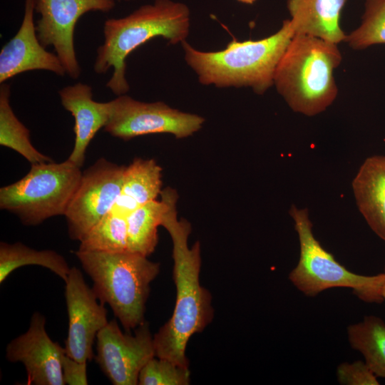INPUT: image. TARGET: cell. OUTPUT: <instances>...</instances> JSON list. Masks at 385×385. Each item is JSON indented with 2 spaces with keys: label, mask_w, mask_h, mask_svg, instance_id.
<instances>
[{
  "label": "cell",
  "mask_w": 385,
  "mask_h": 385,
  "mask_svg": "<svg viewBox=\"0 0 385 385\" xmlns=\"http://www.w3.org/2000/svg\"><path fill=\"white\" fill-rule=\"evenodd\" d=\"M160 197L168 204L160 226L168 232L173 242L176 299L171 317L153 337L155 357L188 366L185 351L189 339L203 331L213 319L212 296L200 283V244L197 241L189 247L191 225L185 219L178 218L176 191L165 188Z\"/></svg>",
  "instance_id": "cell-1"
},
{
  "label": "cell",
  "mask_w": 385,
  "mask_h": 385,
  "mask_svg": "<svg viewBox=\"0 0 385 385\" xmlns=\"http://www.w3.org/2000/svg\"><path fill=\"white\" fill-rule=\"evenodd\" d=\"M190 31V11L180 2L155 0L129 15L108 19L103 26L104 41L97 49L93 66L96 73L113 68L106 86L118 96L126 94L130 86L125 78L128 55L149 40L162 37L170 44L183 43Z\"/></svg>",
  "instance_id": "cell-2"
},
{
  "label": "cell",
  "mask_w": 385,
  "mask_h": 385,
  "mask_svg": "<svg viewBox=\"0 0 385 385\" xmlns=\"http://www.w3.org/2000/svg\"><path fill=\"white\" fill-rule=\"evenodd\" d=\"M295 35L290 20L266 38L239 41L233 39L218 51H202L186 41L181 43L186 63L199 82L217 88L250 87L262 95L274 85L277 66Z\"/></svg>",
  "instance_id": "cell-3"
},
{
  "label": "cell",
  "mask_w": 385,
  "mask_h": 385,
  "mask_svg": "<svg viewBox=\"0 0 385 385\" xmlns=\"http://www.w3.org/2000/svg\"><path fill=\"white\" fill-rule=\"evenodd\" d=\"M342 59L337 43L296 34L277 66L274 85L293 111L316 115L337 98L333 73Z\"/></svg>",
  "instance_id": "cell-4"
},
{
  "label": "cell",
  "mask_w": 385,
  "mask_h": 385,
  "mask_svg": "<svg viewBox=\"0 0 385 385\" xmlns=\"http://www.w3.org/2000/svg\"><path fill=\"white\" fill-rule=\"evenodd\" d=\"M93 282L98 299L113 310L126 332L145 320L150 284L160 272V264L130 252H75Z\"/></svg>",
  "instance_id": "cell-5"
},
{
  "label": "cell",
  "mask_w": 385,
  "mask_h": 385,
  "mask_svg": "<svg viewBox=\"0 0 385 385\" xmlns=\"http://www.w3.org/2000/svg\"><path fill=\"white\" fill-rule=\"evenodd\" d=\"M289 215L299 242V259L289 279L304 295L314 297L328 289L344 287L367 303H381L385 274L363 275L349 271L315 238L307 208L292 205Z\"/></svg>",
  "instance_id": "cell-6"
},
{
  "label": "cell",
  "mask_w": 385,
  "mask_h": 385,
  "mask_svg": "<svg viewBox=\"0 0 385 385\" xmlns=\"http://www.w3.org/2000/svg\"><path fill=\"white\" fill-rule=\"evenodd\" d=\"M82 173L68 159L31 164L24 177L0 188V208L14 214L27 226L65 215Z\"/></svg>",
  "instance_id": "cell-7"
},
{
  "label": "cell",
  "mask_w": 385,
  "mask_h": 385,
  "mask_svg": "<svg viewBox=\"0 0 385 385\" xmlns=\"http://www.w3.org/2000/svg\"><path fill=\"white\" fill-rule=\"evenodd\" d=\"M110 118L104 130L128 140L155 133H170L185 138L200 130L205 118L173 108L162 101L145 103L123 94L112 100Z\"/></svg>",
  "instance_id": "cell-8"
},
{
  "label": "cell",
  "mask_w": 385,
  "mask_h": 385,
  "mask_svg": "<svg viewBox=\"0 0 385 385\" xmlns=\"http://www.w3.org/2000/svg\"><path fill=\"white\" fill-rule=\"evenodd\" d=\"M125 168L101 158L82 173L64 215L71 240L80 241L111 211L121 192Z\"/></svg>",
  "instance_id": "cell-9"
},
{
  "label": "cell",
  "mask_w": 385,
  "mask_h": 385,
  "mask_svg": "<svg viewBox=\"0 0 385 385\" xmlns=\"http://www.w3.org/2000/svg\"><path fill=\"white\" fill-rule=\"evenodd\" d=\"M154 356L153 337L146 321L131 335L123 333L113 319L97 335L95 360L114 385L138 384L140 370Z\"/></svg>",
  "instance_id": "cell-10"
},
{
  "label": "cell",
  "mask_w": 385,
  "mask_h": 385,
  "mask_svg": "<svg viewBox=\"0 0 385 385\" xmlns=\"http://www.w3.org/2000/svg\"><path fill=\"white\" fill-rule=\"evenodd\" d=\"M115 4V0H36L35 10L40 14L38 38L45 48L53 46L70 78H78L81 71L74 47L79 18L89 11H110Z\"/></svg>",
  "instance_id": "cell-11"
},
{
  "label": "cell",
  "mask_w": 385,
  "mask_h": 385,
  "mask_svg": "<svg viewBox=\"0 0 385 385\" xmlns=\"http://www.w3.org/2000/svg\"><path fill=\"white\" fill-rule=\"evenodd\" d=\"M65 284L68 317L65 352L78 361L88 362L94 358L93 346L98 332L108 323V312L79 269L71 268Z\"/></svg>",
  "instance_id": "cell-12"
},
{
  "label": "cell",
  "mask_w": 385,
  "mask_h": 385,
  "mask_svg": "<svg viewBox=\"0 0 385 385\" xmlns=\"http://www.w3.org/2000/svg\"><path fill=\"white\" fill-rule=\"evenodd\" d=\"M64 347L53 342L46 330V318L38 312L31 318L28 330L6 346V357L21 362L27 374V384L64 385L62 358Z\"/></svg>",
  "instance_id": "cell-13"
},
{
  "label": "cell",
  "mask_w": 385,
  "mask_h": 385,
  "mask_svg": "<svg viewBox=\"0 0 385 385\" xmlns=\"http://www.w3.org/2000/svg\"><path fill=\"white\" fill-rule=\"evenodd\" d=\"M36 0H25L22 23L16 34L0 52V83L30 71L46 70L63 76L66 70L59 58L39 41L34 20Z\"/></svg>",
  "instance_id": "cell-14"
},
{
  "label": "cell",
  "mask_w": 385,
  "mask_h": 385,
  "mask_svg": "<svg viewBox=\"0 0 385 385\" xmlns=\"http://www.w3.org/2000/svg\"><path fill=\"white\" fill-rule=\"evenodd\" d=\"M58 94L63 107L71 113L75 120L74 146L68 159L81 168L88 145L110 118L113 103L94 101L92 88L81 82L61 88Z\"/></svg>",
  "instance_id": "cell-15"
},
{
  "label": "cell",
  "mask_w": 385,
  "mask_h": 385,
  "mask_svg": "<svg viewBox=\"0 0 385 385\" xmlns=\"http://www.w3.org/2000/svg\"><path fill=\"white\" fill-rule=\"evenodd\" d=\"M352 190L366 223L385 241V155L365 159L353 179Z\"/></svg>",
  "instance_id": "cell-16"
},
{
  "label": "cell",
  "mask_w": 385,
  "mask_h": 385,
  "mask_svg": "<svg viewBox=\"0 0 385 385\" xmlns=\"http://www.w3.org/2000/svg\"><path fill=\"white\" fill-rule=\"evenodd\" d=\"M346 0H288L290 22L298 35L338 44L346 38L339 19Z\"/></svg>",
  "instance_id": "cell-17"
},
{
  "label": "cell",
  "mask_w": 385,
  "mask_h": 385,
  "mask_svg": "<svg viewBox=\"0 0 385 385\" xmlns=\"http://www.w3.org/2000/svg\"><path fill=\"white\" fill-rule=\"evenodd\" d=\"M162 168L154 159L135 158L126 166L120 194L112 212L126 217L157 200L162 192Z\"/></svg>",
  "instance_id": "cell-18"
},
{
  "label": "cell",
  "mask_w": 385,
  "mask_h": 385,
  "mask_svg": "<svg viewBox=\"0 0 385 385\" xmlns=\"http://www.w3.org/2000/svg\"><path fill=\"white\" fill-rule=\"evenodd\" d=\"M148 202L135 209L127 217L128 251L148 257L158 242V226L168 204L165 199Z\"/></svg>",
  "instance_id": "cell-19"
},
{
  "label": "cell",
  "mask_w": 385,
  "mask_h": 385,
  "mask_svg": "<svg viewBox=\"0 0 385 385\" xmlns=\"http://www.w3.org/2000/svg\"><path fill=\"white\" fill-rule=\"evenodd\" d=\"M39 265L50 270L64 281L71 270L65 258L51 250H37L21 242L0 243V284L16 269L25 265Z\"/></svg>",
  "instance_id": "cell-20"
},
{
  "label": "cell",
  "mask_w": 385,
  "mask_h": 385,
  "mask_svg": "<svg viewBox=\"0 0 385 385\" xmlns=\"http://www.w3.org/2000/svg\"><path fill=\"white\" fill-rule=\"evenodd\" d=\"M347 336L351 348L361 353L374 374L385 378L384 321L366 315L361 322L348 326Z\"/></svg>",
  "instance_id": "cell-21"
},
{
  "label": "cell",
  "mask_w": 385,
  "mask_h": 385,
  "mask_svg": "<svg viewBox=\"0 0 385 385\" xmlns=\"http://www.w3.org/2000/svg\"><path fill=\"white\" fill-rule=\"evenodd\" d=\"M10 85L0 86V145L11 148L31 164L52 162L37 150L30 140L29 130L18 119L10 105Z\"/></svg>",
  "instance_id": "cell-22"
},
{
  "label": "cell",
  "mask_w": 385,
  "mask_h": 385,
  "mask_svg": "<svg viewBox=\"0 0 385 385\" xmlns=\"http://www.w3.org/2000/svg\"><path fill=\"white\" fill-rule=\"evenodd\" d=\"M78 250L123 252L128 251L126 217L111 211L79 241Z\"/></svg>",
  "instance_id": "cell-23"
},
{
  "label": "cell",
  "mask_w": 385,
  "mask_h": 385,
  "mask_svg": "<svg viewBox=\"0 0 385 385\" xmlns=\"http://www.w3.org/2000/svg\"><path fill=\"white\" fill-rule=\"evenodd\" d=\"M364 7L360 26L344 40L356 50L385 44V0H365Z\"/></svg>",
  "instance_id": "cell-24"
},
{
  "label": "cell",
  "mask_w": 385,
  "mask_h": 385,
  "mask_svg": "<svg viewBox=\"0 0 385 385\" xmlns=\"http://www.w3.org/2000/svg\"><path fill=\"white\" fill-rule=\"evenodd\" d=\"M154 356L142 368L138 376L140 385H188L190 382L188 366Z\"/></svg>",
  "instance_id": "cell-25"
},
{
  "label": "cell",
  "mask_w": 385,
  "mask_h": 385,
  "mask_svg": "<svg viewBox=\"0 0 385 385\" xmlns=\"http://www.w3.org/2000/svg\"><path fill=\"white\" fill-rule=\"evenodd\" d=\"M337 379L342 385H379L378 377L363 361L344 362L337 369Z\"/></svg>",
  "instance_id": "cell-26"
},
{
  "label": "cell",
  "mask_w": 385,
  "mask_h": 385,
  "mask_svg": "<svg viewBox=\"0 0 385 385\" xmlns=\"http://www.w3.org/2000/svg\"><path fill=\"white\" fill-rule=\"evenodd\" d=\"M62 372L65 384L87 385V362H80L65 354L62 358Z\"/></svg>",
  "instance_id": "cell-27"
},
{
  "label": "cell",
  "mask_w": 385,
  "mask_h": 385,
  "mask_svg": "<svg viewBox=\"0 0 385 385\" xmlns=\"http://www.w3.org/2000/svg\"><path fill=\"white\" fill-rule=\"evenodd\" d=\"M384 273L385 274V265H384ZM381 295L384 299V301H385V279H384L382 289H381Z\"/></svg>",
  "instance_id": "cell-28"
},
{
  "label": "cell",
  "mask_w": 385,
  "mask_h": 385,
  "mask_svg": "<svg viewBox=\"0 0 385 385\" xmlns=\"http://www.w3.org/2000/svg\"><path fill=\"white\" fill-rule=\"evenodd\" d=\"M239 2L246 4H253L256 0H237Z\"/></svg>",
  "instance_id": "cell-29"
},
{
  "label": "cell",
  "mask_w": 385,
  "mask_h": 385,
  "mask_svg": "<svg viewBox=\"0 0 385 385\" xmlns=\"http://www.w3.org/2000/svg\"><path fill=\"white\" fill-rule=\"evenodd\" d=\"M118 1H132V0H118Z\"/></svg>",
  "instance_id": "cell-30"
}]
</instances>
